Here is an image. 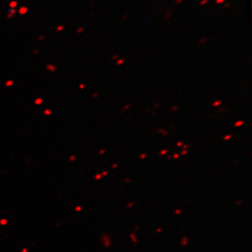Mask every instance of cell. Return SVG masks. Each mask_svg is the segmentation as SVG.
<instances>
[{"label": "cell", "instance_id": "cell-2", "mask_svg": "<svg viewBox=\"0 0 252 252\" xmlns=\"http://www.w3.org/2000/svg\"><path fill=\"white\" fill-rule=\"evenodd\" d=\"M244 124V120H237V122H234V126L235 127H240V126H242Z\"/></svg>", "mask_w": 252, "mask_h": 252}, {"label": "cell", "instance_id": "cell-17", "mask_svg": "<svg viewBox=\"0 0 252 252\" xmlns=\"http://www.w3.org/2000/svg\"><path fill=\"white\" fill-rule=\"evenodd\" d=\"M146 156H147V154H142V155L140 156V158H141V159H142V158H145Z\"/></svg>", "mask_w": 252, "mask_h": 252}, {"label": "cell", "instance_id": "cell-13", "mask_svg": "<svg viewBox=\"0 0 252 252\" xmlns=\"http://www.w3.org/2000/svg\"><path fill=\"white\" fill-rule=\"evenodd\" d=\"M92 96H93V98H96V97H98V93H93Z\"/></svg>", "mask_w": 252, "mask_h": 252}, {"label": "cell", "instance_id": "cell-18", "mask_svg": "<svg viewBox=\"0 0 252 252\" xmlns=\"http://www.w3.org/2000/svg\"><path fill=\"white\" fill-rule=\"evenodd\" d=\"M181 145H182V143H181V142H178V143H176V146H178V147H180Z\"/></svg>", "mask_w": 252, "mask_h": 252}, {"label": "cell", "instance_id": "cell-22", "mask_svg": "<svg viewBox=\"0 0 252 252\" xmlns=\"http://www.w3.org/2000/svg\"><path fill=\"white\" fill-rule=\"evenodd\" d=\"M160 105H161L160 103H158V104H156V105H155V107H156V108H157V107H160Z\"/></svg>", "mask_w": 252, "mask_h": 252}, {"label": "cell", "instance_id": "cell-10", "mask_svg": "<svg viewBox=\"0 0 252 252\" xmlns=\"http://www.w3.org/2000/svg\"><path fill=\"white\" fill-rule=\"evenodd\" d=\"M166 153H167V150H166V149H164V150H161V151H160V154H161V155H164V154H166Z\"/></svg>", "mask_w": 252, "mask_h": 252}, {"label": "cell", "instance_id": "cell-11", "mask_svg": "<svg viewBox=\"0 0 252 252\" xmlns=\"http://www.w3.org/2000/svg\"><path fill=\"white\" fill-rule=\"evenodd\" d=\"M111 59H112V60H117V59H119V54H115V55H113V56L111 57Z\"/></svg>", "mask_w": 252, "mask_h": 252}, {"label": "cell", "instance_id": "cell-23", "mask_svg": "<svg viewBox=\"0 0 252 252\" xmlns=\"http://www.w3.org/2000/svg\"><path fill=\"white\" fill-rule=\"evenodd\" d=\"M174 157H175V158H178V154H175Z\"/></svg>", "mask_w": 252, "mask_h": 252}, {"label": "cell", "instance_id": "cell-21", "mask_svg": "<svg viewBox=\"0 0 252 252\" xmlns=\"http://www.w3.org/2000/svg\"><path fill=\"white\" fill-rule=\"evenodd\" d=\"M187 148H188V145H184V146H183V149H186Z\"/></svg>", "mask_w": 252, "mask_h": 252}, {"label": "cell", "instance_id": "cell-7", "mask_svg": "<svg viewBox=\"0 0 252 252\" xmlns=\"http://www.w3.org/2000/svg\"><path fill=\"white\" fill-rule=\"evenodd\" d=\"M208 40V38H203V39H201V40H199V44H204L205 42H206Z\"/></svg>", "mask_w": 252, "mask_h": 252}, {"label": "cell", "instance_id": "cell-6", "mask_svg": "<svg viewBox=\"0 0 252 252\" xmlns=\"http://www.w3.org/2000/svg\"><path fill=\"white\" fill-rule=\"evenodd\" d=\"M131 108V105H124V107L122 108V111L123 112V111H125V110H127L128 108Z\"/></svg>", "mask_w": 252, "mask_h": 252}, {"label": "cell", "instance_id": "cell-8", "mask_svg": "<svg viewBox=\"0 0 252 252\" xmlns=\"http://www.w3.org/2000/svg\"><path fill=\"white\" fill-rule=\"evenodd\" d=\"M178 105H175V107H173V108H171L170 110H171V111H172V112H175V111H176V110H178Z\"/></svg>", "mask_w": 252, "mask_h": 252}, {"label": "cell", "instance_id": "cell-9", "mask_svg": "<svg viewBox=\"0 0 252 252\" xmlns=\"http://www.w3.org/2000/svg\"><path fill=\"white\" fill-rule=\"evenodd\" d=\"M83 30H84V27H79V28L78 29L77 33H78V34H79V33H82V32H83Z\"/></svg>", "mask_w": 252, "mask_h": 252}, {"label": "cell", "instance_id": "cell-5", "mask_svg": "<svg viewBox=\"0 0 252 252\" xmlns=\"http://www.w3.org/2000/svg\"><path fill=\"white\" fill-rule=\"evenodd\" d=\"M124 63V59H120V60H118L117 62H116V64H117V65H120L122 64H123Z\"/></svg>", "mask_w": 252, "mask_h": 252}, {"label": "cell", "instance_id": "cell-1", "mask_svg": "<svg viewBox=\"0 0 252 252\" xmlns=\"http://www.w3.org/2000/svg\"><path fill=\"white\" fill-rule=\"evenodd\" d=\"M156 132L159 133V134H163V135H167V134H168L167 131L164 130V129H157V130H156Z\"/></svg>", "mask_w": 252, "mask_h": 252}, {"label": "cell", "instance_id": "cell-12", "mask_svg": "<svg viewBox=\"0 0 252 252\" xmlns=\"http://www.w3.org/2000/svg\"><path fill=\"white\" fill-rule=\"evenodd\" d=\"M207 2H208V0H204V1H202V2H201V5H202V6H204V5H205V4H206Z\"/></svg>", "mask_w": 252, "mask_h": 252}, {"label": "cell", "instance_id": "cell-16", "mask_svg": "<svg viewBox=\"0 0 252 252\" xmlns=\"http://www.w3.org/2000/svg\"><path fill=\"white\" fill-rule=\"evenodd\" d=\"M187 153H188V151H187V150H186V149H185V150H183V151H182V152H181V154H183V155H185V154H187Z\"/></svg>", "mask_w": 252, "mask_h": 252}, {"label": "cell", "instance_id": "cell-14", "mask_svg": "<svg viewBox=\"0 0 252 252\" xmlns=\"http://www.w3.org/2000/svg\"><path fill=\"white\" fill-rule=\"evenodd\" d=\"M84 87H85V86H84V84H82V83H81V84H79V89L83 90V89H84Z\"/></svg>", "mask_w": 252, "mask_h": 252}, {"label": "cell", "instance_id": "cell-4", "mask_svg": "<svg viewBox=\"0 0 252 252\" xmlns=\"http://www.w3.org/2000/svg\"><path fill=\"white\" fill-rule=\"evenodd\" d=\"M231 138V134H226L225 137H223V140L227 141V140H230Z\"/></svg>", "mask_w": 252, "mask_h": 252}, {"label": "cell", "instance_id": "cell-20", "mask_svg": "<svg viewBox=\"0 0 252 252\" xmlns=\"http://www.w3.org/2000/svg\"><path fill=\"white\" fill-rule=\"evenodd\" d=\"M127 18H128V16H127V15H124V16L122 17V19H123V20H124V19H127Z\"/></svg>", "mask_w": 252, "mask_h": 252}, {"label": "cell", "instance_id": "cell-19", "mask_svg": "<svg viewBox=\"0 0 252 252\" xmlns=\"http://www.w3.org/2000/svg\"><path fill=\"white\" fill-rule=\"evenodd\" d=\"M100 154H104L105 153V150L104 149H102V150H100V152H99Z\"/></svg>", "mask_w": 252, "mask_h": 252}, {"label": "cell", "instance_id": "cell-15", "mask_svg": "<svg viewBox=\"0 0 252 252\" xmlns=\"http://www.w3.org/2000/svg\"><path fill=\"white\" fill-rule=\"evenodd\" d=\"M222 2H224V0H217V4H220Z\"/></svg>", "mask_w": 252, "mask_h": 252}, {"label": "cell", "instance_id": "cell-3", "mask_svg": "<svg viewBox=\"0 0 252 252\" xmlns=\"http://www.w3.org/2000/svg\"><path fill=\"white\" fill-rule=\"evenodd\" d=\"M221 104H222V101H221V100H217V101H215V102H213L212 105H213V107H219V105H220Z\"/></svg>", "mask_w": 252, "mask_h": 252}]
</instances>
